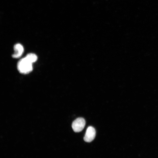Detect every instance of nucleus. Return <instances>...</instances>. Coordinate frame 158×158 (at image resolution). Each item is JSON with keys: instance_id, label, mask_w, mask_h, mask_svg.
Here are the masks:
<instances>
[{"instance_id": "nucleus-4", "label": "nucleus", "mask_w": 158, "mask_h": 158, "mask_svg": "<svg viewBox=\"0 0 158 158\" xmlns=\"http://www.w3.org/2000/svg\"><path fill=\"white\" fill-rule=\"evenodd\" d=\"M14 53L12 56L14 58H18L20 57L24 51L23 46L20 44L18 43L15 44L14 46Z\"/></svg>"}, {"instance_id": "nucleus-3", "label": "nucleus", "mask_w": 158, "mask_h": 158, "mask_svg": "<svg viewBox=\"0 0 158 158\" xmlns=\"http://www.w3.org/2000/svg\"><path fill=\"white\" fill-rule=\"evenodd\" d=\"M96 131L95 129L92 126H90L86 130L84 137V140L86 142H90L94 139Z\"/></svg>"}, {"instance_id": "nucleus-5", "label": "nucleus", "mask_w": 158, "mask_h": 158, "mask_svg": "<svg viewBox=\"0 0 158 158\" xmlns=\"http://www.w3.org/2000/svg\"><path fill=\"white\" fill-rule=\"evenodd\" d=\"M25 57L32 63L36 61L37 59V56L33 53L28 54Z\"/></svg>"}, {"instance_id": "nucleus-2", "label": "nucleus", "mask_w": 158, "mask_h": 158, "mask_svg": "<svg viewBox=\"0 0 158 158\" xmlns=\"http://www.w3.org/2000/svg\"><path fill=\"white\" fill-rule=\"evenodd\" d=\"M85 125V119L82 118H78L73 121L72 127L75 132H79L82 130Z\"/></svg>"}, {"instance_id": "nucleus-1", "label": "nucleus", "mask_w": 158, "mask_h": 158, "mask_svg": "<svg viewBox=\"0 0 158 158\" xmlns=\"http://www.w3.org/2000/svg\"><path fill=\"white\" fill-rule=\"evenodd\" d=\"M32 63L25 57L20 59L18 62L17 65V69L21 73H28L32 70Z\"/></svg>"}]
</instances>
